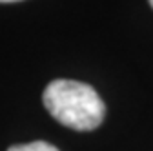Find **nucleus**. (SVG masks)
Returning a JSON list of instances; mask_svg holds the SVG:
<instances>
[{
	"mask_svg": "<svg viewBox=\"0 0 153 151\" xmlns=\"http://www.w3.org/2000/svg\"><path fill=\"white\" fill-rule=\"evenodd\" d=\"M2 4H7V2H20V0H0Z\"/></svg>",
	"mask_w": 153,
	"mask_h": 151,
	"instance_id": "nucleus-3",
	"label": "nucleus"
},
{
	"mask_svg": "<svg viewBox=\"0 0 153 151\" xmlns=\"http://www.w3.org/2000/svg\"><path fill=\"white\" fill-rule=\"evenodd\" d=\"M7 151H59L55 146L44 142V140H36V142H29V144H18V146H11Z\"/></svg>",
	"mask_w": 153,
	"mask_h": 151,
	"instance_id": "nucleus-2",
	"label": "nucleus"
},
{
	"mask_svg": "<svg viewBox=\"0 0 153 151\" xmlns=\"http://www.w3.org/2000/svg\"><path fill=\"white\" fill-rule=\"evenodd\" d=\"M149 4H151V7H153V0H149Z\"/></svg>",
	"mask_w": 153,
	"mask_h": 151,
	"instance_id": "nucleus-4",
	"label": "nucleus"
},
{
	"mask_svg": "<svg viewBox=\"0 0 153 151\" xmlns=\"http://www.w3.org/2000/svg\"><path fill=\"white\" fill-rule=\"evenodd\" d=\"M49 115L75 131L97 129L106 115V106L89 84L59 78L48 84L42 95Z\"/></svg>",
	"mask_w": 153,
	"mask_h": 151,
	"instance_id": "nucleus-1",
	"label": "nucleus"
}]
</instances>
